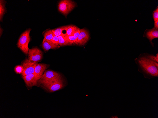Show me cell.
Wrapping results in <instances>:
<instances>
[{"instance_id":"6da1fadb","label":"cell","mask_w":158,"mask_h":118,"mask_svg":"<svg viewBox=\"0 0 158 118\" xmlns=\"http://www.w3.org/2000/svg\"><path fill=\"white\" fill-rule=\"evenodd\" d=\"M139 72L146 78H154L158 76V54L145 53L140 54L134 60Z\"/></svg>"},{"instance_id":"7a4b0ae2","label":"cell","mask_w":158,"mask_h":118,"mask_svg":"<svg viewBox=\"0 0 158 118\" xmlns=\"http://www.w3.org/2000/svg\"><path fill=\"white\" fill-rule=\"evenodd\" d=\"M31 29H27L22 33L19 38L17 44L18 47L26 55L28 54V44L30 41V32Z\"/></svg>"},{"instance_id":"3957f363","label":"cell","mask_w":158,"mask_h":118,"mask_svg":"<svg viewBox=\"0 0 158 118\" xmlns=\"http://www.w3.org/2000/svg\"><path fill=\"white\" fill-rule=\"evenodd\" d=\"M43 87L48 91L53 92L61 89L63 86L61 77L52 80L38 81Z\"/></svg>"},{"instance_id":"277c9868","label":"cell","mask_w":158,"mask_h":118,"mask_svg":"<svg viewBox=\"0 0 158 118\" xmlns=\"http://www.w3.org/2000/svg\"><path fill=\"white\" fill-rule=\"evenodd\" d=\"M76 6L75 3L72 0H62L58 3V9L61 12L66 16Z\"/></svg>"},{"instance_id":"5b68a950","label":"cell","mask_w":158,"mask_h":118,"mask_svg":"<svg viewBox=\"0 0 158 118\" xmlns=\"http://www.w3.org/2000/svg\"><path fill=\"white\" fill-rule=\"evenodd\" d=\"M38 63L37 62L32 61L27 58L22 63L23 71L21 73L22 76L34 73L35 68Z\"/></svg>"},{"instance_id":"8992f818","label":"cell","mask_w":158,"mask_h":118,"mask_svg":"<svg viewBox=\"0 0 158 118\" xmlns=\"http://www.w3.org/2000/svg\"><path fill=\"white\" fill-rule=\"evenodd\" d=\"M43 53L42 51L37 47L29 49L28 52V59L32 61L37 62L42 59Z\"/></svg>"},{"instance_id":"52a82bcc","label":"cell","mask_w":158,"mask_h":118,"mask_svg":"<svg viewBox=\"0 0 158 118\" xmlns=\"http://www.w3.org/2000/svg\"><path fill=\"white\" fill-rule=\"evenodd\" d=\"M89 37V33L87 29L85 28L80 29L77 40L75 44L79 46L83 45L87 42Z\"/></svg>"},{"instance_id":"ba28073f","label":"cell","mask_w":158,"mask_h":118,"mask_svg":"<svg viewBox=\"0 0 158 118\" xmlns=\"http://www.w3.org/2000/svg\"><path fill=\"white\" fill-rule=\"evenodd\" d=\"M22 77L26 85L30 87L36 85L40 79L34 73L22 76Z\"/></svg>"},{"instance_id":"9c48e42d","label":"cell","mask_w":158,"mask_h":118,"mask_svg":"<svg viewBox=\"0 0 158 118\" xmlns=\"http://www.w3.org/2000/svg\"><path fill=\"white\" fill-rule=\"evenodd\" d=\"M143 37L147 38L152 46L154 47V43L152 41L154 39L158 38V29L154 27L151 29H147L145 31Z\"/></svg>"},{"instance_id":"30bf717a","label":"cell","mask_w":158,"mask_h":118,"mask_svg":"<svg viewBox=\"0 0 158 118\" xmlns=\"http://www.w3.org/2000/svg\"><path fill=\"white\" fill-rule=\"evenodd\" d=\"M60 78H61V75L58 73L48 70L44 71L40 79L38 81L49 80Z\"/></svg>"},{"instance_id":"8fae6325","label":"cell","mask_w":158,"mask_h":118,"mask_svg":"<svg viewBox=\"0 0 158 118\" xmlns=\"http://www.w3.org/2000/svg\"><path fill=\"white\" fill-rule=\"evenodd\" d=\"M48 65L44 63H38L36 66L34 73L40 79L45 70L48 68Z\"/></svg>"},{"instance_id":"7c38bea8","label":"cell","mask_w":158,"mask_h":118,"mask_svg":"<svg viewBox=\"0 0 158 118\" xmlns=\"http://www.w3.org/2000/svg\"><path fill=\"white\" fill-rule=\"evenodd\" d=\"M42 47L45 51H48L51 49H55L60 47L59 45L53 44L51 40H47L44 38L42 42Z\"/></svg>"},{"instance_id":"4fadbf2b","label":"cell","mask_w":158,"mask_h":118,"mask_svg":"<svg viewBox=\"0 0 158 118\" xmlns=\"http://www.w3.org/2000/svg\"><path fill=\"white\" fill-rule=\"evenodd\" d=\"M80 30V29L79 28L73 35L70 36L64 37L66 40L68 41L70 45L75 43L77 41Z\"/></svg>"},{"instance_id":"5bb4252c","label":"cell","mask_w":158,"mask_h":118,"mask_svg":"<svg viewBox=\"0 0 158 118\" xmlns=\"http://www.w3.org/2000/svg\"><path fill=\"white\" fill-rule=\"evenodd\" d=\"M5 1L3 0L0 1V20L2 21L4 15L6 12L5 7Z\"/></svg>"},{"instance_id":"9a60e30c","label":"cell","mask_w":158,"mask_h":118,"mask_svg":"<svg viewBox=\"0 0 158 118\" xmlns=\"http://www.w3.org/2000/svg\"><path fill=\"white\" fill-rule=\"evenodd\" d=\"M78 28L75 25H70V26L67 29L66 36H70L73 35Z\"/></svg>"},{"instance_id":"2e32d148","label":"cell","mask_w":158,"mask_h":118,"mask_svg":"<svg viewBox=\"0 0 158 118\" xmlns=\"http://www.w3.org/2000/svg\"><path fill=\"white\" fill-rule=\"evenodd\" d=\"M58 37L59 45L60 46L70 45L68 41L66 40L65 37L61 34Z\"/></svg>"},{"instance_id":"e0dca14e","label":"cell","mask_w":158,"mask_h":118,"mask_svg":"<svg viewBox=\"0 0 158 118\" xmlns=\"http://www.w3.org/2000/svg\"><path fill=\"white\" fill-rule=\"evenodd\" d=\"M68 25L62 26L52 30L55 35L58 37L61 34L62 30L67 28Z\"/></svg>"},{"instance_id":"ac0fdd59","label":"cell","mask_w":158,"mask_h":118,"mask_svg":"<svg viewBox=\"0 0 158 118\" xmlns=\"http://www.w3.org/2000/svg\"><path fill=\"white\" fill-rule=\"evenodd\" d=\"M55 36L51 30L46 31L44 34V38L48 40H51Z\"/></svg>"},{"instance_id":"d6986e66","label":"cell","mask_w":158,"mask_h":118,"mask_svg":"<svg viewBox=\"0 0 158 118\" xmlns=\"http://www.w3.org/2000/svg\"><path fill=\"white\" fill-rule=\"evenodd\" d=\"M152 16L154 21L158 20V7L157 6L153 11L152 14Z\"/></svg>"},{"instance_id":"ffe728a7","label":"cell","mask_w":158,"mask_h":118,"mask_svg":"<svg viewBox=\"0 0 158 118\" xmlns=\"http://www.w3.org/2000/svg\"><path fill=\"white\" fill-rule=\"evenodd\" d=\"M15 72L18 73H21L23 71V69L22 65H18L15 68Z\"/></svg>"},{"instance_id":"44dd1931","label":"cell","mask_w":158,"mask_h":118,"mask_svg":"<svg viewBox=\"0 0 158 118\" xmlns=\"http://www.w3.org/2000/svg\"><path fill=\"white\" fill-rule=\"evenodd\" d=\"M51 40L53 44L57 45H59V41L58 37L55 36Z\"/></svg>"},{"instance_id":"7402d4cb","label":"cell","mask_w":158,"mask_h":118,"mask_svg":"<svg viewBox=\"0 0 158 118\" xmlns=\"http://www.w3.org/2000/svg\"><path fill=\"white\" fill-rule=\"evenodd\" d=\"M154 27L158 29V20L154 21Z\"/></svg>"},{"instance_id":"603a6c76","label":"cell","mask_w":158,"mask_h":118,"mask_svg":"<svg viewBox=\"0 0 158 118\" xmlns=\"http://www.w3.org/2000/svg\"><path fill=\"white\" fill-rule=\"evenodd\" d=\"M3 31V29L1 27H0V37L2 35Z\"/></svg>"}]
</instances>
